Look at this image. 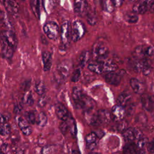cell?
<instances>
[{"instance_id": "obj_21", "label": "cell", "mask_w": 154, "mask_h": 154, "mask_svg": "<svg viewBox=\"0 0 154 154\" xmlns=\"http://www.w3.org/2000/svg\"><path fill=\"white\" fill-rule=\"evenodd\" d=\"M4 6L8 12L12 14H17L19 11V5L14 1H4Z\"/></svg>"}, {"instance_id": "obj_12", "label": "cell", "mask_w": 154, "mask_h": 154, "mask_svg": "<svg viewBox=\"0 0 154 154\" xmlns=\"http://www.w3.org/2000/svg\"><path fill=\"white\" fill-rule=\"evenodd\" d=\"M126 114V110L124 107L116 105L112 108L111 109V117L112 119L116 122H120L123 120Z\"/></svg>"}, {"instance_id": "obj_43", "label": "cell", "mask_w": 154, "mask_h": 154, "mask_svg": "<svg viewBox=\"0 0 154 154\" xmlns=\"http://www.w3.org/2000/svg\"><path fill=\"white\" fill-rule=\"evenodd\" d=\"M128 128V123L125 120H122L119 122V123L117 126V129L120 132H124L126 129H127Z\"/></svg>"}, {"instance_id": "obj_54", "label": "cell", "mask_w": 154, "mask_h": 154, "mask_svg": "<svg viewBox=\"0 0 154 154\" xmlns=\"http://www.w3.org/2000/svg\"><path fill=\"white\" fill-rule=\"evenodd\" d=\"M89 154H99V153H95V152H91V153H90Z\"/></svg>"}, {"instance_id": "obj_33", "label": "cell", "mask_w": 154, "mask_h": 154, "mask_svg": "<svg viewBox=\"0 0 154 154\" xmlns=\"http://www.w3.org/2000/svg\"><path fill=\"white\" fill-rule=\"evenodd\" d=\"M40 2L37 0L31 1V7L34 15L37 19L40 18Z\"/></svg>"}, {"instance_id": "obj_32", "label": "cell", "mask_w": 154, "mask_h": 154, "mask_svg": "<svg viewBox=\"0 0 154 154\" xmlns=\"http://www.w3.org/2000/svg\"><path fill=\"white\" fill-rule=\"evenodd\" d=\"M137 150V147L136 144L129 142V143L126 144L123 147V153L124 154H134Z\"/></svg>"}, {"instance_id": "obj_7", "label": "cell", "mask_w": 154, "mask_h": 154, "mask_svg": "<svg viewBox=\"0 0 154 154\" xmlns=\"http://www.w3.org/2000/svg\"><path fill=\"white\" fill-rule=\"evenodd\" d=\"M124 138L129 141L132 142L134 140H138L143 137L142 132L135 128H128L123 132Z\"/></svg>"}, {"instance_id": "obj_18", "label": "cell", "mask_w": 154, "mask_h": 154, "mask_svg": "<svg viewBox=\"0 0 154 154\" xmlns=\"http://www.w3.org/2000/svg\"><path fill=\"white\" fill-rule=\"evenodd\" d=\"M1 42L3 56L6 58H11L13 55L14 49L11 45H10L2 36L1 38Z\"/></svg>"}, {"instance_id": "obj_29", "label": "cell", "mask_w": 154, "mask_h": 154, "mask_svg": "<svg viewBox=\"0 0 154 154\" xmlns=\"http://www.w3.org/2000/svg\"><path fill=\"white\" fill-rule=\"evenodd\" d=\"M86 15L87 22L91 25H94L97 22V16L95 11L88 8Z\"/></svg>"}, {"instance_id": "obj_24", "label": "cell", "mask_w": 154, "mask_h": 154, "mask_svg": "<svg viewBox=\"0 0 154 154\" xmlns=\"http://www.w3.org/2000/svg\"><path fill=\"white\" fill-rule=\"evenodd\" d=\"M97 135L95 132H91L85 137V141L87 143V147L90 150L94 149L96 146Z\"/></svg>"}, {"instance_id": "obj_25", "label": "cell", "mask_w": 154, "mask_h": 154, "mask_svg": "<svg viewBox=\"0 0 154 154\" xmlns=\"http://www.w3.org/2000/svg\"><path fill=\"white\" fill-rule=\"evenodd\" d=\"M131 99V96L129 93L124 92L121 93L117 98V103L119 105L122 106L125 108V106H128V104Z\"/></svg>"}, {"instance_id": "obj_34", "label": "cell", "mask_w": 154, "mask_h": 154, "mask_svg": "<svg viewBox=\"0 0 154 154\" xmlns=\"http://www.w3.org/2000/svg\"><path fill=\"white\" fill-rule=\"evenodd\" d=\"M102 7L103 10L108 13H111L114 10V6L112 1L106 0L102 1Z\"/></svg>"}, {"instance_id": "obj_55", "label": "cell", "mask_w": 154, "mask_h": 154, "mask_svg": "<svg viewBox=\"0 0 154 154\" xmlns=\"http://www.w3.org/2000/svg\"><path fill=\"white\" fill-rule=\"evenodd\" d=\"M153 27H154V24H153Z\"/></svg>"}, {"instance_id": "obj_6", "label": "cell", "mask_w": 154, "mask_h": 154, "mask_svg": "<svg viewBox=\"0 0 154 154\" xmlns=\"http://www.w3.org/2000/svg\"><path fill=\"white\" fill-rule=\"evenodd\" d=\"M71 69L70 63L68 61H63L57 67V75L60 80H65L69 76Z\"/></svg>"}, {"instance_id": "obj_51", "label": "cell", "mask_w": 154, "mask_h": 154, "mask_svg": "<svg viewBox=\"0 0 154 154\" xmlns=\"http://www.w3.org/2000/svg\"><path fill=\"white\" fill-rule=\"evenodd\" d=\"M135 154H146L144 150H137Z\"/></svg>"}, {"instance_id": "obj_4", "label": "cell", "mask_w": 154, "mask_h": 154, "mask_svg": "<svg viewBox=\"0 0 154 154\" xmlns=\"http://www.w3.org/2000/svg\"><path fill=\"white\" fill-rule=\"evenodd\" d=\"M85 32V27L83 22L79 20L75 21L71 31V39L74 42L78 41L84 36Z\"/></svg>"}, {"instance_id": "obj_26", "label": "cell", "mask_w": 154, "mask_h": 154, "mask_svg": "<svg viewBox=\"0 0 154 154\" xmlns=\"http://www.w3.org/2000/svg\"><path fill=\"white\" fill-rule=\"evenodd\" d=\"M88 69L91 72L97 74H100L104 72L102 63L100 61H96L94 62L90 63L88 65Z\"/></svg>"}, {"instance_id": "obj_47", "label": "cell", "mask_w": 154, "mask_h": 154, "mask_svg": "<svg viewBox=\"0 0 154 154\" xmlns=\"http://www.w3.org/2000/svg\"><path fill=\"white\" fill-rule=\"evenodd\" d=\"M8 150V145L7 143H4L0 147V154H7Z\"/></svg>"}, {"instance_id": "obj_28", "label": "cell", "mask_w": 154, "mask_h": 154, "mask_svg": "<svg viewBox=\"0 0 154 154\" xmlns=\"http://www.w3.org/2000/svg\"><path fill=\"white\" fill-rule=\"evenodd\" d=\"M90 52L88 51H82L78 58V63L80 67H84L90 59Z\"/></svg>"}, {"instance_id": "obj_2", "label": "cell", "mask_w": 154, "mask_h": 154, "mask_svg": "<svg viewBox=\"0 0 154 154\" xmlns=\"http://www.w3.org/2000/svg\"><path fill=\"white\" fill-rule=\"evenodd\" d=\"M132 55L136 60L150 61L154 58V48L147 45L138 46L133 51Z\"/></svg>"}, {"instance_id": "obj_44", "label": "cell", "mask_w": 154, "mask_h": 154, "mask_svg": "<svg viewBox=\"0 0 154 154\" xmlns=\"http://www.w3.org/2000/svg\"><path fill=\"white\" fill-rule=\"evenodd\" d=\"M60 128L61 132L63 134H65L66 133V132L67 131V130L69 129V126H68L67 122V121H62V122L60 123Z\"/></svg>"}, {"instance_id": "obj_42", "label": "cell", "mask_w": 154, "mask_h": 154, "mask_svg": "<svg viewBox=\"0 0 154 154\" xmlns=\"http://www.w3.org/2000/svg\"><path fill=\"white\" fill-rule=\"evenodd\" d=\"M55 149L54 146H46L42 150V154H55Z\"/></svg>"}, {"instance_id": "obj_17", "label": "cell", "mask_w": 154, "mask_h": 154, "mask_svg": "<svg viewBox=\"0 0 154 154\" xmlns=\"http://www.w3.org/2000/svg\"><path fill=\"white\" fill-rule=\"evenodd\" d=\"M17 120L18 125L22 132L26 136L31 135V134L32 133V128L29 125V123L26 121V120L22 117H18Z\"/></svg>"}, {"instance_id": "obj_16", "label": "cell", "mask_w": 154, "mask_h": 154, "mask_svg": "<svg viewBox=\"0 0 154 154\" xmlns=\"http://www.w3.org/2000/svg\"><path fill=\"white\" fill-rule=\"evenodd\" d=\"M96 116L99 125L102 123H108L112 119L111 114L106 109H99L96 112Z\"/></svg>"}, {"instance_id": "obj_38", "label": "cell", "mask_w": 154, "mask_h": 154, "mask_svg": "<svg viewBox=\"0 0 154 154\" xmlns=\"http://www.w3.org/2000/svg\"><path fill=\"white\" fill-rule=\"evenodd\" d=\"M149 143V140L147 138L142 137L138 140L137 143L136 144L137 150H144L145 147H147Z\"/></svg>"}, {"instance_id": "obj_9", "label": "cell", "mask_w": 154, "mask_h": 154, "mask_svg": "<svg viewBox=\"0 0 154 154\" xmlns=\"http://www.w3.org/2000/svg\"><path fill=\"white\" fill-rule=\"evenodd\" d=\"M134 70L137 73H142L148 75L150 70V61L146 60H136L134 66Z\"/></svg>"}, {"instance_id": "obj_41", "label": "cell", "mask_w": 154, "mask_h": 154, "mask_svg": "<svg viewBox=\"0 0 154 154\" xmlns=\"http://www.w3.org/2000/svg\"><path fill=\"white\" fill-rule=\"evenodd\" d=\"M80 76H81V70L79 69H77L73 73L71 78V81L73 82H76L79 81Z\"/></svg>"}, {"instance_id": "obj_22", "label": "cell", "mask_w": 154, "mask_h": 154, "mask_svg": "<svg viewBox=\"0 0 154 154\" xmlns=\"http://www.w3.org/2000/svg\"><path fill=\"white\" fill-rule=\"evenodd\" d=\"M42 60L43 63V70L45 72L49 71L52 66V55L48 51H44L42 53Z\"/></svg>"}, {"instance_id": "obj_53", "label": "cell", "mask_w": 154, "mask_h": 154, "mask_svg": "<svg viewBox=\"0 0 154 154\" xmlns=\"http://www.w3.org/2000/svg\"><path fill=\"white\" fill-rule=\"evenodd\" d=\"M72 154H80V152L78 150H73Z\"/></svg>"}, {"instance_id": "obj_13", "label": "cell", "mask_w": 154, "mask_h": 154, "mask_svg": "<svg viewBox=\"0 0 154 154\" xmlns=\"http://www.w3.org/2000/svg\"><path fill=\"white\" fill-rule=\"evenodd\" d=\"M1 36L14 49H16L17 45V40L13 30H4L1 33Z\"/></svg>"}, {"instance_id": "obj_49", "label": "cell", "mask_w": 154, "mask_h": 154, "mask_svg": "<svg viewBox=\"0 0 154 154\" xmlns=\"http://www.w3.org/2000/svg\"><path fill=\"white\" fill-rule=\"evenodd\" d=\"M8 120V117L5 114H0V123H6Z\"/></svg>"}, {"instance_id": "obj_23", "label": "cell", "mask_w": 154, "mask_h": 154, "mask_svg": "<svg viewBox=\"0 0 154 154\" xmlns=\"http://www.w3.org/2000/svg\"><path fill=\"white\" fill-rule=\"evenodd\" d=\"M102 63L104 72H114L117 69V64L110 60H103L100 61Z\"/></svg>"}, {"instance_id": "obj_8", "label": "cell", "mask_w": 154, "mask_h": 154, "mask_svg": "<svg viewBox=\"0 0 154 154\" xmlns=\"http://www.w3.org/2000/svg\"><path fill=\"white\" fill-rule=\"evenodd\" d=\"M60 36L62 43L64 45H67L69 43L70 38H71L70 26L68 20L63 22L60 29Z\"/></svg>"}, {"instance_id": "obj_10", "label": "cell", "mask_w": 154, "mask_h": 154, "mask_svg": "<svg viewBox=\"0 0 154 154\" xmlns=\"http://www.w3.org/2000/svg\"><path fill=\"white\" fill-rule=\"evenodd\" d=\"M141 103L143 107L147 111H152L154 109V96L143 93L141 96Z\"/></svg>"}, {"instance_id": "obj_3", "label": "cell", "mask_w": 154, "mask_h": 154, "mask_svg": "<svg viewBox=\"0 0 154 154\" xmlns=\"http://www.w3.org/2000/svg\"><path fill=\"white\" fill-rule=\"evenodd\" d=\"M109 54L108 46L102 42H97L93 46L92 54L96 61L103 60L106 58Z\"/></svg>"}, {"instance_id": "obj_40", "label": "cell", "mask_w": 154, "mask_h": 154, "mask_svg": "<svg viewBox=\"0 0 154 154\" xmlns=\"http://www.w3.org/2000/svg\"><path fill=\"white\" fill-rule=\"evenodd\" d=\"M68 123L69 129H70V132L72 133V135H75L76 134V126L75 120L71 118L70 119H69V123Z\"/></svg>"}, {"instance_id": "obj_31", "label": "cell", "mask_w": 154, "mask_h": 154, "mask_svg": "<svg viewBox=\"0 0 154 154\" xmlns=\"http://www.w3.org/2000/svg\"><path fill=\"white\" fill-rule=\"evenodd\" d=\"M48 122V117L45 112H40L37 118H36V122L35 123L40 126V127H44Z\"/></svg>"}, {"instance_id": "obj_52", "label": "cell", "mask_w": 154, "mask_h": 154, "mask_svg": "<svg viewBox=\"0 0 154 154\" xmlns=\"http://www.w3.org/2000/svg\"><path fill=\"white\" fill-rule=\"evenodd\" d=\"M14 154H24V153H23V150H17V152H16V153H15Z\"/></svg>"}, {"instance_id": "obj_5", "label": "cell", "mask_w": 154, "mask_h": 154, "mask_svg": "<svg viewBox=\"0 0 154 154\" xmlns=\"http://www.w3.org/2000/svg\"><path fill=\"white\" fill-rule=\"evenodd\" d=\"M43 31L47 37L51 40L57 39L60 32L58 25L52 21L48 22L45 24Z\"/></svg>"}, {"instance_id": "obj_36", "label": "cell", "mask_w": 154, "mask_h": 154, "mask_svg": "<svg viewBox=\"0 0 154 154\" xmlns=\"http://www.w3.org/2000/svg\"><path fill=\"white\" fill-rule=\"evenodd\" d=\"M11 128L8 123H0V135H7L10 133Z\"/></svg>"}, {"instance_id": "obj_48", "label": "cell", "mask_w": 154, "mask_h": 154, "mask_svg": "<svg viewBox=\"0 0 154 154\" xmlns=\"http://www.w3.org/2000/svg\"><path fill=\"white\" fill-rule=\"evenodd\" d=\"M112 3L114 4V7H120L122 5V4L123 3V1H120V0H116V1H112Z\"/></svg>"}, {"instance_id": "obj_39", "label": "cell", "mask_w": 154, "mask_h": 154, "mask_svg": "<svg viewBox=\"0 0 154 154\" xmlns=\"http://www.w3.org/2000/svg\"><path fill=\"white\" fill-rule=\"evenodd\" d=\"M23 102L25 104L28 105V106L32 105L34 103V99L32 97V94L30 91L26 93L23 97Z\"/></svg>"}, {"instance_id": "obj_11", "label": "cell", "mask_w": 154, "mask_h": 154, "mask_svg": "<svg viewBox=\"0 0 154 154\" xmlns=\"http://www.w3.org/2000/svg\"><path fill=\"white\" fill-rule=\"evenodd\" d=\"M150 1H138L132 7V11L137 14H143L149 9Z\"/></svg>"}, {"instance_id": "obj_19", "label": "cell", "mask_w": 154, "mask_h": 154, "mask_svg": "<svg viewBox=\"0 0 154 154\" xmlns=\"http://www.w3.org/2000/svg\"><path fill=\"white\" fill-rule=\"evenodd\" d=\"M105 79L106 82L109 84L118 85L120 83L122 76L116 72H111L106 74L105 76Z\"/></svg>"}, {"instance_id": "obj_27", "label": "cell", "mask_w": 154, "mask_h": 154, "mask_svg": "<svg viewBox=\"0 0 154 154\" xmlns=\"http://www.w3.org/2000/svg\"><path fill=\"white\" fill-rule=\"evenodd\" d=\"M0 26L4 28V30H13L10 22L3 12H0Z\"/></svg>"}, {"instance_id": "obj_50", "label": "cell", "mask_w": 154, "mask_h": 154, "mask_svg": "<svg viewBox=\"0 0 154 154\" xmlns=\"http://www.w3.org/2000/svg\"><path fill=\"white\" fill-rule=\"evenodd\" d=\"M152 12L154 13V1H150L149 9Z\"/></svg>"}, {"instance_id": "obj_37", "label": "cell", "mask_w": 154, "mask_h": 154, "mask_svg": "<svg viewBox=\"0 0 154 154\" xmlns=\"http://www.w3.org/2000/svg\"><path fill=\"white\" fill-rule=\"evenodd\" d=\"M25 119L26 121L31 124H34L36 122V118L35 112L34 111H29L25 113Z\"/></svg>"}, {"instance_id": "obj_15", "label": "cell", "mask_w": 154, "mask_h": 154, "mask_svg": "<svg viewBox=\"0 0 154 154\" xmlns=\"http://www.w3.org/2000/svg\"><path fill=\"white\" fill-rule=\"evenodd\" d=\"M88 10V4L85 1L77 0L74 2V11L79 16L86 14Z\"/></svg>"}, {"instance_id": "obj_46", "label": "cell", "mask_w": 154, "mask_h": 154, "mask_svg": "<svg viewBox=\"0 0 154 154\" xmlns=\"http://www.w3.org/2000/svg\"><path fill=\"white\" fill-rule=\"evenodd\" d=\"M147 149L150 153H154V138L150 141H149L147 146Z\"/></svg>"}, {"instance_id": "obj_1", "label": "cell", "mask_w": 154, "mask_h": 154, "mask_svg": "<svg viewBox=\"0 0 154 154\" xmlns=\"http://www.w3.org/2000/svg\"><path fill=\"white\" fill-rule=\"evenodd\" d=\"M72 98L76 106L83 109L85 112L93 110L95 105L94 101L83 93L80 88H76L72 91Z\"/></svg>"}, {"instance_id": "obj_35", "label": "cell", "mask_w": 154, "mask_h": 154, "mask_svg": "<svg viewBox=\"0 0 154 154\" xmlns=\"http://www.w3.org/2000/svg\"><path fill=\"white\" fill-rule=\"evenodd\" d=\"M35 92L40 96H43L46 91V86L44 82L42 81H39L36 82L34 87Z\"/></svg>"}, {"instance_id": "obj_14", "label": "cell", "mask_w": 154, "mask_h": 154, "mask_svg": "<svg viewBox=\"0 0 154 154\" xmlns=\"http://www.w3.org/2000/svg\"><path fill=\"white\" fill-rule=\"evenodd\" d=\"M55 111L56 115L62 121H67L69 119V112L66 106L61 103L58 102L55 104Z\"/></svg>"}, {"instance_id": "obj_30", "label": "cell", "mask_w": 154, "mask_h": 154, "mask_svg": "<svg viewBox=\"0 0 154 154\" xmlns=\"http://www.w3.org/2000/svg\"><path fill=\"white\" fill-rule=\"evenodd\" d=\"M124 19L129 23H135L138 20V16L133 11H129L125 13Z\"/></svg>"}, {"instance_id": "obj_20", "label": "cell", "mask_w": 154, "mask_h": 154, "mask_svg": "<svg viewBox=\"0 0 154 154\" xmlns=\"http://www.w3.org/2000/svg\"><path fill=\"white\" fill-rule=\"evenodd\" d=\"M129 83L132 89L135 93L143 94L145 87L142 82L136 78H132L131 79Z\"/></svg>"}, {"instance_id": "obj_45", "label": "cell", "mask_w": 154, "mask_h": 154, "mask_svg": "<svg viewBox=\"0 0 154 154\" xmlns=\"http://www.w3.org/2000/svg\"><path fill=\"white\" fill-rule=\"evenodd\" d=\"M47 102V99L45 96H42L38 101V105L40 107H43L46 105Z\"/></svg>"}]
</instances>
